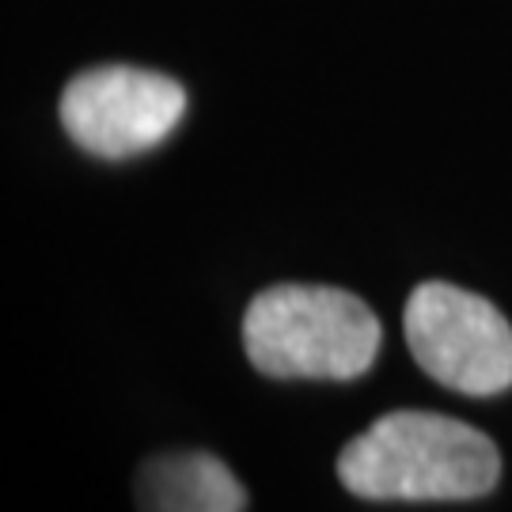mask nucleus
Here are the masks:
<instances>
[{
	"label": "nucleus",
	"mask_w": 512,
	"mask_h": 512,
	"mask_svg": "<svg viewBox=\"0 0 512 512\" xmlns=\"http://www.w3.org/2000/svg\"><path fill=\"white\" fill-rule=\"evenodd\" d=\"M338 478L365 501H471L501 482V452L467 421L395 410L342 448Z\"/></svg>",
	"instance_id": "1"
},
{
	"label": "nucleus",
	"mask_w": 512,
	"mask_h": 512,
	"mask_svg": "<svg viewBox=\"0 0 512 512\" xmlns=\"http://www.w3.org/2000/svg\"><path fill=\"white\" fill-rule=\"evenodd\" d=\"M380 346L372 308L330 285H274L243 315L247 361L270 380H357Z\"/></svg>",
	"instance_id": "2"
},
{
	"label": "nucleus",
	"mask_w": 512,
	"mask_h": 512,
	"mask_svg": "<svg viewBox=\"0 0 512 512\" xmlns=\"http://www.w3.org/2000/svg\"><path fill=\"white\" fill-rule=\"evenodd\" d=\"M403 330L414 361L448 391L486 399L512 387V327L486 296L425 281L406 300Z\"/></svg>",
	"instance_id": "3"
},
{
	"label": "nucleus",
	"mask_w": 512,
	"mask_h": 512,
	"mask_svg": "<svg viewBox=\"0 0 512 512\" xmlns=\"http://www.w3.org/2000/svg\"><path fill=\"white\" fill-rule=\"evenodd\" d=\"M186 92L179 80L137 65H99L69 80L61 95V126L76 145L103 160L148 152L183 122Z\"/></svg>",
	"instance_id": "4"
},
{
	"label": "nucleus",
	"mask_w": 512,
	"mask_h": 512,
	"mask_svg": "<svg viewBox=\"0 0 512 512\" xmlns=\"http://www.w3.org/2000/svg\"><path fill=\"white\" fill-rule=\"evenodd\" d=\"M141 512H243L247 490L213 452H164L137 471Z\"/></svg>",
	"instance_id": "5"
}]
</instances>
